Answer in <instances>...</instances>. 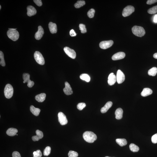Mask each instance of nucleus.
<instances>
[{
	"instance_id": "nucleus-1",
	"label": "nucleus",
	"mask_w": 157,
	"mask_h": 157,
	"mask_svg": "<svg viewBox=\"0 0 157 157\" xmlns=\"http://www.w3.org/2000/svg\"><path fill=\"white\" fill-rule=\"evenodd\" d=\"M83 138L87 142L93 143L97 139V136L95 134L91 131H86L84 133Z\"/></svg>"
},
{
	"instance_id": "nucleus-2",
	"label": "nucleus",
	"mask_w": 157,
	"mask_h": 157,
	"mask_svg": "<svg viewBox=\"0 0 157 157\" xmlns=\"http://www.w3.org/2000/svg\"><path fill=\"white\" fill-rule=\"evenodd\" d=\"M16 29L9 28L7 32V35L9 38L13 41H16L19 38V34Z\"/></svg>"
},
{
	"instance_id": "nucleus-3",
	"label": "nucleus",
	"mask_w": 157,
	"mask_h": 157,
	"mask_svg": "<svg viewBox=\"0 0 157 157\" xmlns=\"http://www.w3.org/2000/svg\"><path fill=\"white\" fill-rule=\"evenodd\" d=\"M132 31L133 34L138 37H142L144 36L145 33L144 28L140 26H133L132 28Z\"/></svg>"
},
{
	"instance_id": "nucleus-4",
	"label": "nucleus",
	"mask_w": 157,
	"mask_h": 157,
	"mask_svg": "<svg viewBox=\"0 0 157 157\" xmlns=\"http://www.w3.org/2000/svg\"><path fill=\"white\" fill-rule=\"evenodd\" d=\"M4 93L6 98H11L13 96V89L12 85L10 84L6 85L4 88Z\"/></svg>"
},
{
	"instance_id": "nucleus-5",
	"label": "nucleus",
	"mask_w": 157,
	"mask_h": 157,
	"mask_svg": "<svg viewBox=\"0 0 157 157\" xmlns=\"http://www.w3.org/2000/svg\"><path fill=\"white\" fill-rule=\"evenodd\" d=\"M34 56L36 61L39 64L42 65L44 64L45 61L44 57L40 52L36 51L34 54Z\"/></svg>"
},
{
	"instance_id": "nucleus-6",
	"label": "nucleus",
	"mask_w": 157,
	"mask_h": 157,
	"mask_svg": "<svg viewBox=\"0 0 157 157\" xmlns=\"http://www.w3.org/2000/svg\"><path fill=\"white\" fill-rule=\"evenodd\" d=\"M135 10L134 7L133 6H128L124 8L122 12V16L126 17L129 16L134 12Z\"/></svg>"
},
{
	"instance_id": "nucleus-7",
	"label": "nucleus",
	"mask_w": 157,
	"mask_h": 157,
	"mask_svg": "<svg viewBox=\"0 0 157 157\" xmlns=\"http://www.w3.org/2000/svg\"><path fill=\"white\" fill-rule=\"evenodd\" d=\"M30 75L28 73H24L23 74V78L24 80L23 83H25L26 82L27 83V86L29 88H32L34 85V82L33 81H31L30 79Z\"/></svg>"
},
{
	"instance_id": "nucleus-8",
	"label": "nucleus",
	"mask_w": 157,
	"mask_h": 157,
	"mask_svg": "<svg viewBox=\"0 0 157 157\" xmlns=\"http://www.w3.org/2000/svg\"><path fill=\"white\" fill-rule=\"evenodd\" d=\"M113 44V42L112 40L104 41L101 42L99 43V47L101 48L106 49L111 47Z\"/></svg>"
},
{
	"instance_id": "nucleus-9",
	"label": "nucleus",
	"mask_w": 157,
	"mask_h": 157,
	"mask_svg": "<svg viewBox=\"0 0 157 157\" xmlns=\"http://www.w3.org/2000/svg\"><path fill=\"white\" fill-rule=\"evenodd\" d=\"M58 120L60 125H63L68 123V120L66 116L62 112H60L58 114Z\"/></svg>"
},
{
	"instance_id": "nucleus-10",
	"label": "nucleus",
	"mask_w": 157,
	"mask_h": 157,
	"mask_svg": "<svg viewBox=\"0 0 157 157\" xmlns=\"http://www.w3.org/2000/svg\"><path fill=\"white\" fill-rule=\"evenodd\" d=\"M64 50L68 56L72 59L75 58L76 54L75 51L73 49L66 47L64 48Z\"/></svg>"
},
{
	"instance_id": "nucleus-11",
	"label": "nucleus",
	"mask_w": 157,
	"mask_h": 157,
	"mask_svg": "<svg viewBox=\"0 0 157 157\" xmlns=\"http://www.w3.org/2000/svg\"><path fill=\"white\" fill-rule=\"evenodd\" d=\"M116 80L117 83L121 84L124 82L125 79V74L121 70H118L116 74Z\"/></svg>"
},
{
	"instance_id": "nucleus-12",
	"label": "nucleus",
	"mask_w": 157,
	"mask_h": 157,
	"mask_svg": "<svg viewBox=\"0 0 157 157\" xmlns=\"http://www.w3.org/2000/svg\"><path fill=\"white\" fill-rule=\"evenodd\" d=\"M65 87L63 88V91L65 94L67 95H70L72 94L73 91L70 85L67 82H65Z\"/></svg>"
},
{
	"instance_id": "nucleus-13",
	"label": "nucleus",
	"mask_w": 157,
	"mask_h": 157,
	"mask_svg": "<svg viewBox=\"0 0 157 157\" xmlns=\"http://www.w3.org/2000/svg\"><path fill=\"white\" fill-rule=\"evenodd\" d=\"M38 28V32L36 33L35 37L36 39L39 40L43 37V34H44V31L43 28L41 26H39Z\"/></svg>"
},
{
	"instance_id": "nucleus-14",
	"label": "nucleus",
	"mask_w": 157,
	"mask_h": 157,
	"mask_svg": "<svg viewBox=\"0 0 157 157\" xmlns=\"http://www.w3.org/2000/svg\"><path fill=\"white\" fill-rule=\"evenodd\" d=\"M125 56V53L120 52L114 54L112 57V59L113 60H119L124 59Z\"/></svg>"
},
{
	"instance_id": "nucleus-15",
	"label": "nucleus",
	"mask_w": 157,
	"mask_h": 157,
	"mask_svg": "<svg viewBox=\"0 0 157 157\" xmlns=\"http://www.w3.org/2000/svg\"><path fill=\"white\" fill-rule=\"evenodd\" d=\"M116 81L117 80L116 75L113 73H110L108 77V82L109 85H114Z\"/></svg>"
},
{
	"instance_id": "nucleus-16",
	"label": "nucleus",
	"mask_w": 157,
	"mask_h": 157,
	"mask_svg": "<svg viewBox=\"0 0 157 157\" xmlns=\"http://www.w3.org/2000/svg\"><path fill=\"white\" fill-rule=\"evenodd\" d=\"M27 15L29 16H31L35 15L36 13V9L33 6H29L27 8Z\"/></svg>"
},
{
	"instance_id": "nucleus-17",
	"label": "nucleus",
	"mask_w": 157,
	"mask_h": 157,
	"mask_svg": "<svg viewBox=\"0 0 157 157\" xmlns=\"http://www.w3.org/2000/svg\"><path fill=\"white\" fill-rule=\"evenodd\" d=\"M36 136H33L32 139L33 141H35L39 140L43 137V134L42 132L39 130H37L36 131Z\"/></svg>"
},
{
	"instance_id": "nucleus-18",
	"label": "nucleus",
	"mask_w": 157,
	"mask_h": 157,
	"mask_svg": "<svg viewBox=\"0 0 157 157\" xmlns=\"http://www.w3.org/2000/svg\"><path fill=\"white\" fill-rule=\"evenodd\" d=\"M49 28L50 31L52 34L56 33L57 32V27L56 24L52 22L49 24Z\"/></svg>"
},
{
	"instance_id": "nucleus-19",
	"label": "nucleus",
	"mask_w": 157,
	"mask_h": 157,
	"mask_svg": "<svg viewBox=\"0 0 157 157\" xmlns=\"http://www.w3.org/2000/svg\"><path fill=\"white\" fill-rule=\"evenodd\" d=\"M112 105L113 103L109 101L107 102L105 106L101 109V112L102 113H105L107 112L108 110L112 106Z\"/></svg>"
},
{
	"instance_id": "nucleus-20",
	"label": "nucleus",
	"mask_w": 157,
	"mask_h": 157,
	"mask_svg": "<svg viewBox=\"0 0 157 157\" xmlns=\"http://www.w3.org/2000/svg\"><path fill=\"white\" fill-rule=\"evenodd\" d=\"M153 93L152 90L149 88H144L142 92L141 93V96L143 97H146L152 94Z\"/></svg>"
},
{
	"instance_id": "nucleus-21",
	"label": "nucleus",
	"mask_w": 157,
	"mask_h": 157,
	"mask_svg": "<svg viewBox=\"0 0 157 157\" xmlns=\"http://www.w3.org/2000/svg\"><path fill=\"white\" fill-rule=\"evenodd\" d=\"M46 97V95L45 93L37 95L35 97V99L39 102H43L45 100Z\"/></svg>"
},
{
	"instance_id": "nucleus-22",
	"label": "nucleus",
	"mask_w": 157,
	"mask_h": 157,
	"mask_svg": "<svg viewBox=\"0 0 157 157\" xmlns=\"http://www.w3.org/2000/svg\"><path fill=\"white\" fill-rule=\"evenodd\" d=\"M123 113V111L122 109L121 108L117 109L115 112L116 119L118 120L122 119V117Z\"/></svg>"
},
{
	"instance_id": "nucleus-23",
	"label": "nucleus",
	"mask_w": 157,
	"mask_h": 157,
	"mask_svg": "<svg viewBox=\"0 0 157 157\" xmlns=\"http://www.w3.org/2000/svg\"><path fill=\"white\" fill-rule=\"evenodd\" d=\"M18 132V130L16 129L11 128L7 130L6 133L8 136H13L16 135Z\"/></svg>"
},
{
	"instance_id": "nucleus-24",
	"label": "nucleus",
	"mask_w": 157,
	"mask_h": 157,
	"mask_svg": "<svg viewBox=\"0 0 157 157\" xmlns=\"http://www.w3.org/2000/svg\"><path fill=\"white\" fill-rule=\"evenodd\" d=\"M30 111L34 115L38 116L39 114L40 110L39 109L35 108L32 105L30 107Z\"/></svg>"
},
{
	"instance_id": "nucleus-25",
	"label": "nucleus",
	"mask_w": 157,
	"mask_h": 157,
	"mask_svg": "<svg viewBox=\"0 0 157 157\" xmlns=\"http://www.w3.org/2000/svg\"><path fill=\"white\" fill-rule=\"evenodd\" d=\"M116 142L121 146H123L127 144V141L125 139H118L116 140Z\"/></svg>"
},
{
	"instance_id": "nucleus-26",
	"label": "nucleus",
	"mask_w": 157,
	"mask_h": 157,
	"mask_svg": "<svg viewBox=\"0 0 157 157\" xmlns=\"http://www.w3.org/2000/svg\"><path fill=\"white\" fill-rule=\"evenodd\" d=\"M80 78L81 80H84L87 82H89L90 81V77L88 74H82L80 76Z\"/></svg>"
},
{
	"instance_id": "nucleus-27",
	"label": "nucleus",
	"mask_w": 157,
	"mask_h": 157,
	"mask_svg": "<svg viewBox=\"0 0 157 157\" xmlns=\"http://www.w3.org/2000/svg\"><path fill=\"white\" fill-rule=\"evenodd\" d=\"M130 150L133 152H138L139 150V147L133 144H131L130 145Z\"/></svg>"
},
{
	"instance_id": "nucleus-28",
	"label": "nucleus",
	"mask_w": 157,
	"mask_h": 157,
	"mask_svg": "<svg viewBox=\"0 0 157 157\" xmlns=\"http://www.w3.org/2000/svg\"><path fill=\"white\" fill-rule=\"evenodd\" d=\"M157 72V68L154 67L149 70L148 71V74L150 76H155L156 75Z\"/></svg>"
},
{
	"instance_id": "nucleus-29",
	"label": "nucleus",
	"mask_w": 157,
	"mask_h": 157,
	"mask_svg": "<svg viewBox=\"0 0 157 157\" xmlns=\"http://www.w3.org/2000/svg\"><path fill=\"white\" fill-rule=\"evenodd\" d=\"M85 4V2L84 0H79L77 1L74 5V7L76 8H80L81 7L84 5Z\"/></svg>"
},
{
	"instance_id": "nucleus-30",
	"label": "nucleus",
	"mask_w": 157,
	"mask_h": 157,
	"mask_svg": "<svg viewBox=\"0 0 157 157\" xmlns=\"http://www.w3.org/2000/svg\"><path fill=\"white\" fill-rule=\"evenodd\" d=\"M0 64L1 66L3 67L5 66V63L4 60V54L1 51H0Z\"/></svg>"
},
{
	"instance_id": "nucleus-31",
	"label": "nucleus",
	"mask_w": 157,
	"mask_h": 157,
	"mask_svg": "<svg viewBox=\"0 0 157 157\" xmlns=\"http://www.w3.org/2000/svg\"><path fill=\"white\" fill-rule=\"evenodd\" d=\"M148 13L150 14H154L157 13V5L149 9Z\"/></svg>"
},
{
	"instance_id": "nucleus-32",
	"label": "nucleus",
	"mask_w": 157,
	"mask_h": 157,
	"mask_svg": "<svg viewBox=\"0 0 157 157\" xmlns=\"http://www.w3.org/2000/svg\"><path fill=\"white\" fill-rule=\"evenodd\" d=\"M95 11L94 9H92L89 11L87 13V15L90 18H92L94 17Z\"/></svg>"
},
{
	"instance_id": "nucleus-33",
	"label": "nucleus",
	"mask_w": 157,
	"mask_h": 157,
	"mask_svg": "<svg viewBox=\"0 0 157 157\" xmlns=\"http://www.w3.org/2000/svg\"><path fill=\"white\" fill-rule=\"evenodd\" d=\"M51 147L49 146L47 147L45 149L43 152V155L44 156H48L49 155L51 152Z\"/></svg>"
},
{
	"instance_id": "nucleus-34",
	"label": "nucleus",
	"mask_w": 157,
	"mask_h": 157,
	"mask_svg": "<svg viewBox=\"0 0 157 157\" xmlns=\"http://www.w3.org/2000/svg\"><path fill=\"white\" fill-rule=\"evenodd\" d=\"M79 28L82 33L84 34L87 32V30L85 24H82L79 25Z\"/></svg>"
},
{
	"instance_id": "nucleus-35",
	"label": "nucleus",
	"mask_w": 157,
	"mask_h": 157,
	"mask_svg": "<svg viewBox=\"0 0 157 157\" xmlns=\"http://www.w3.org/2000/svg\"><path fill=\"white\" fill-rule=\"evenodd\" d=\"M68 156L69 157H77L78 154L77 152L73 151H70L68 153Z\"/></svg>"
},
{
	"instance_id": "nucleus-36",
	"label": "nucleus",
	"mask_w": 157,
	"mask_h": 157,
	"mask_svg": "<svg viewBox=\"0 0 157 157\" xmlns=\"http://www.w3.org/2000/svg\"><path fill=\"white\" fill-rule=\"evenodd\" d=\"M85 106H86V105L85 103H83V102H81V103H79L78 104L77 106V108L78 109L81 111V110L83 109Z\"/></svg>"
},
{
	"instance_id": "nucleus-37",
	"label": "nucleus",
	"mask_w": 157,
	"mask_h": 157,
	"mask_svg": "<svg viewBox=\"0 0 157 157\" xmlns=\"http://www.w3.org/2000/svg\"><path fill=\"white\" fill-rule=\"evenodd\" d=\"M34 157H41L42 156V153L40 150H38L36 151L33 153Z\"/></svg>"
},
{
	"instance_id": "nucleus-38",
	"label": "nucleus",
	"mask_w": 157,
	"mask_h": 157,
	"mask_svg": "<svg viewBox=\"0 0 157 157\" xmlns=\"http://www.w3.org/2000/svg\"><path fill=\"white\" fill-rule=\"evenodd\" d=\"M152 143L155 144L157 143V133L153 135L151 138Z\"/></svg>"
},
{
	"instance_id": "nucleus-39",
	"label": "nucleus",
	"mask_w": 157,
	"mask_h": 157,
	"mask_svg": "<svg viewBox=\"0 0 157 157\" xmlns=\"http://www.w3.org/2000/svg\"><path fill=\"white\" fill-rule=\"evenodd\" d=\"M34 1L36 5L39 7H40L42 5V3L41 0H34Z\"/></svg>"
},
{
	"instance_id": "nucleus-40",
	"label": "nucleus",
	"mask_w": 157,
	"mask_h": 157,
	"mask_svg": "<svg viewBox=\"0 0 157 157\" xmlns=\"http://www.w3.org/2000/svg\"><path fill=\"white\" fill-rule=\"evenodd\" d=\"M12 157H21V155L18 152L14 151L12 153Z\"/></svg>"
},
{
	"instance_id": "nucleus-41",
	"label": "nucleus",
	"mask_w": 157,
	"mask_h": 157,
	"mask_svg": "<svg viewBox=\"0 0 157 157\" xmlns=\"http://www.w3.org/2000/svg\"><path fill=\"white\" fill-rule=\"evenodd\" d=\"M157 2V0H148L147 2V4L151 5Z\"/></svg>"
},
{
	"instance_id": "nucleus-42",
	"label": "nucleus",
	"mask_w": 157,
	"mask_h": 157,
	"mask_svg": "<svg viewBox=\"0 0 157 157\" xmlns=\"http://www.w3.org/2000/svg\"><path fill=\"white\" fill-rule=\"evenodd\" d=\"M70 35L72 37L75 36H76L77 34L73 29H72L70 31Z\"/></svg>"
},
{
	"instance_id": "nucleus-43",
	"label": "nucleus",
	"mask_w": 157,
	"mask_h": 157,
	"mask_svg": "<svg viewBox=\"0 0 157 157\" xmlns=\"http://www.w3.org/2000/svg\"><path fill=\"white\" fill-rule=\"evenodd\" d=\"M153 21L155 23H157V15H155L154 17Z\"/></svg>"
},
{
	"instance_id": "nucleus-44",
	"label": "nucleus",
	"mask_w": 157,
	"mask_h": 157,
	"mask_svg": "<svg viewBox=\"0 0 157 157\" xmlns=\"http://www.w3.org/2000/svg\"><path fill=\"white\" fill-rule=\"evenodd\" d=\"M153 56L154 58L157 59V53L154 54Z\"/></svg>"
},
{
	"instance_id": "nucleus-45",
	"label": "nucleus",
	"mask_w": 157,
	"mask_h": 157,
	"mask_svg": "<svg viewBox=\"0 0 157 157\" xmlns=\"http://www.w3.org/2000/svg\"><path fill=\"white\" fill-rule=\"evenodd\" d=\"M1 9V5H0V9Z\"/></svg>"
},
{
	"instance_id": "nucleus-46",
	"label": "nucleus",
	"mask_w": 157,
	"mask_h": 157,
	"mask_svg": "<svg viewBox=\"0 0 157 157\" xmlns=\"http://www.w3.org/2000/svg\"><path fill=\"white\" fill-rule=\"evenodd\" d=\"M108 157V156H106V157Z\"/></svg>"
}]
</instances>
